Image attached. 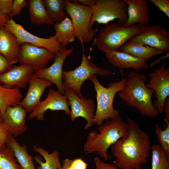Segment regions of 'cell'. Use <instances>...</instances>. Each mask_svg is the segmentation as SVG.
<instances>
[{"mask_svg": "<svg viewBox=\"0 0 169 169\" xmlns=\"http://www.w3.org/2000/svg\"><path fill=\"white\" fill-rule=\"evenodd\" d=\"M116 74L110 69H102L97 66L91 60L90 53L85 56L83 53L81 63L79 66L73 70L63 71L64 89V91L71 90L81 97L82 95L81 89L83 83L92 75L99 74L104 77L108 74Z\"/></svg>", "mask_w": 169, "mask_h": 169, "instance_id": "obj_6", "label": "cell"}, {"mask_svg": "<svg viewBox=\"0 0 169 169\" xmlns=\"http://www.w3.org/2000/svg\"><path fill=\"white\" fill-rule=\"evenodd\" d=\"M159 9L169 18V1L168 0H150Z\"/></svg>", "mask_w": 169, "mask_h": 169, "instance_id": "obj_34", "label": "cell"}, {"mask_svg": "<svg viewBox=\"0 0 169 169\" xmlns=\"http://www.w3.org/2000/svg\"><path fill=\"white\" fill-rule=\"evenodd\" d=\"M28 6V2L25 0H13L11 12L9 14L10 19L19 14L23 8Z\"/></svg>", "mask_w": 169, "mask_h": 169, "instance_id": "obj_33", "label": "cell"}, {"mask_svg": "<svg viewBox=\"0 0 169 169\" xmlns=\"http://www.w3.org/2000/svg\"><path fill=\"white\" fill-rule=\"evenodd\" d=\"M3 122V120L0 117V123H2Z\"/></svg>", "mask_w": 169, "mask_h": 169, "instance_id": "obj_42", "label": "cell"}, {"mask_svg": "<svg viewBox=\"0 0 169 169\" xmlns=\"http://www.w3.org/2000/svg\"><path fill=\"white\" fill-rule=\"evenodd\" d=\"M54 28L55 31L54 36L62 46L66 47L74 41L75 32L72 22L68 16L61 22L55 23Z\"/></svg>", "mask_w": 169, "mask_h": 169, "instance_id": "obj_25", "label": "cell"}, {"mask_svg": "<svg viewBox=\"0 0 169 169\" xmlns=\"http://www.w3.org/2000/svg\"><path fill=\"white\" fill-rule=\"evenodd\" d=\"M148 26L137 24L126 27L120 22L112 21L99 31L95 39L97 49L105 53L119 51L120 48L135 35L145 30Z\"/></svg>", "mask_w": 169, "mask_h": 169, "instance_id": "obj_5", "label": "cell"}, {"mask_svg": "<svg viewBox=\"0 0 169 169\" xmlns=\"http://www.w3.org/2000/svg\"><path fill=\"white\" fill-rule=\"evenodd\" d=\"M37 169H41V168L39 166L37 167Z\"/></svg>", "mask_w": 169, "mask_h": 169, "instance_id": "obj_43", "label": "cell"}, {"mask_svg": "<svg viewBox=\"0 0 169 169\" xmlns=\"http://www.w3.org/2000/svg\"><path fill=\"white\" fill-rule=\"evenodd\" d=\"M127 8L124 0H95V5L91 8L90 27L95 22L107 24L116 19L125 24L128 18Z\"/></svg>", "mask_w": 169, "mask_h": 169, "instance_id": "obj_8", "label": "cell"}, {"mask_svg": "<svg viewBox=\"0 0 169 169\" xmlns=\"http://www.w3.org/2000/svg\"><path fill=\"white\" fill-rule=\"evenodd\" d=\"M48 110H63L67 115L71 113L69 104L66 96L53 89L49 90L46 98L30 113L28 118L29 119L37 118L39 121L43 120L45 113Z\"/></svg>", "mask_w": 169, "mask_h": 169, "instance_id": "obj_15", "label": "cell"}, {"mask_svg": "<svg viewBox=\"0 0 169 169\" xmlns=\"http://www.w3.org/2000/svg\"><path fill=\"white\" fill-rule=\"evenodd\" d=\"M151 169H169V158L159 144L151 146Z\"/></svg>", "mask_w": 169, "mask_h": 169, "instance_id": "obj_29", "label": "cell"}, {"mask_svg": "<svg viewBox=\"0 0 169 169\" xmlns=\"http://www.w3.org/2000/svg\"><path fill=\"white\" fill-rule=\"evenodd\" d=\"M58 169H64V168H63L62 166L59 167Z\"/></svg>", "mask_w": 169, "mask_h": 169, "instance_id": "obj_44", "label": "cell"}, {"mask_svg": "<svg viewBox=\"0 0 169 169\" xmlns=\"http://www.w3.org/2000/svg\"><path fill=\"white\" fill-rule=\"evenodd\" d=\"M27 113L24 108L19 105L7 107L3 120L8 126L9 134L17 137L26 131Z\"/></svg>", "mask_w": 169, "mask_h": 169, "instance_id": "obj_18", "label": "cell"}, {"mask_svg": "<svg viewBox=\"0 0 169 169\" xmlns=\"http://www.w3.org/2000/svg\"><path fill=\"white\" fill-rule=\"evenodd\" d=\"M12 67L7 59L0 54V74L8 71Z\"/></svg>", "mask_w": 169, "mask_h": 169, "instance_id": "obj_38", "label": "cell"}, {"mask_svg": "<svg viewBox=\"0 0 169 169\" xmlns=\"http://www.w3.org/2000/svg\"><path fill=\"white\" fill-rule=\"evenodd\" d=\"M13 0H0V12L8 16L10 13Z\"/></svg>", "mask_w": 169, "mask_h": 169, "instance_id": "obj_35", "label": "cell"}, {"mask_svg": "<svg viewBox=\"0 0 169 169\" xmlns=\"http://www.w3.org/2000/svg\"><path fill=\"white\" fill-rule=\"evenodd\" d=\"M164 120L166 123L164 130L158 125L156 124L155 133L160 143L161 148L169 158V120L165 118Z\"/></svg>", "mask_w": 169, "mask_h": 169, "instance_id": "obj_31", "label": "cell"}, {"mask_svg": "<svg viewBox=\"0 0 169 169\" xmlns=\"http://www.w3.org/2000/svg\"><path fill=\"white\" fill-rule=\"evenodd\" d=\"M98 131V132L92 130L88 134L84 145V152L86 154L96 152L101 158L109 160V148L127 134L126 122L120 115L105 121L99 126Z\"/></svg>", "mask_w": 169, "mask_h": 169, "instance_id": "obj_3", "label": "cell"}, {"mask_svg": "<svg viewBox=\"0 0 169 169\" xmlns=\"http://www.w3.org/2000/svg\"><path fill=\"white\" fill-rule=\"evenodd\" d=\"M46 10L50 18L54 23H60L67 16L64 10L65 0H44Z\"/></svg>", "mask_w": 169, "mask_h": 169, "instance_id": "obj_28", "label": "cell"}, {"mask_svg": "<svg viewBox=\"0 0 169 169\" xmlns=\"http://www.w3.org/2000/svg\"><path fill=\"white\" fill-rule=\"evenodd\" d=\"M127 5L128 18L124 25L126 27H131L135 24L146 25L149 21L150 13L145 0H124Z\"/></svg>", "mask_w": 169, "mask_h": 169, "instance_id": "obj_20", "label": "cell"}, {"mask_svg": "<svg viewBox=\"0 0 169 169\" xmlns=\"http://www.w3.org/2000/svg\"><path fill=\"white\" fill-rule=\"evenodd\" d=\"M28 10L31 23L36 25H53L54 23L45 9L44 0H29Z\"/></svg>", "mask_w": 169, "mask_h": 169, "instance_id": "obj_24", "label": "cell"}, {"mask_svg": "<svg viewBox=\"0 0 169 169\" xmlns=\"http://www.w3.org/2000/svg\"><path fill=\"white\" fill-rule=\"evenodd\" d=\"M64 10L70 17L75 38L81 44H88L93 40L96 31L90 27L91 8L79 4L75 0H65Z\"/></svg>", "mask_w": 169, "mask_h": 169, "instance_id": "obj_7", "label": "cell"}, {"mask_svg": "<svg viewBox=\"0 0 169 169\" xmlns=\"http://www.w3.org/2000/svg\"><path fill=\"white\" fill-rule=\"evenodd\" d=\"M163 111L165 114V118L167 120L169 121V98H167L165 100L163 107Z\"/></svg>", "mask_w": 169, "mask_h": 169, "instance_id": "obj_40", "label": "cell"}, {"mask_svg": "<svg viewBox=\"0 0 169 169\" xmlns=\"http://www.w3.org/2000/svg\"><path fill=\"white\" fill-rule=\"evenodd\" d=\"M147 78L144 74L131 71L126 78L123 90L118 92V95L126 105L138 110L141 115L156 118L159 114L152 101L155 92L146 86Z\"/></svg>", "mask_w": 169, "mask_h": 169, "instance_id": "obj_2", "label": "cell"}, {"mask_svg": "<svg viewBox=\"0 0 169 169\" xmlns=\"http://www.w3.org/2000/svg\"><path fill=\"white\" fill-rule=\"evenodd\" d=\"M19 45L15 36L0 28V54L4 56L12 65L18 62Z\"/></svg>", "mask_w": 169, "mask_h": 169, "instance_id": "obj_21", "label": "cell"}, {"mask_svg": "<svg viewBox=\"0 0 169 169\" xmlns=\"http://www.w3.org/2000/svg\"><path fill=\"white\" fill-rule=\"evenodd\" d=\"M104 53L111 65L121 69L131 68L137 72L149 68L146 61L129 54L112 50Z\"/></svg>", "mask_w": 169, "mask_h": 169, "instance_id": "obj_19", "label": "cell"}, {"mask_svg": "<svg viewBox=\"0 0 169 169\" xmlns=\"http://www.w3.org/2000/svg\"><path fill=\"white\" fill-rule=\"evenodd\" d=\"M0 169H22L13 151L6 144L0 148Z\"/></svg>", "mask_w": 169, "mask_h": 169, "instance_id": "obj_30", "label": "cell"}, {"mask_svg": "<svg viewBox=\"0 0 169 169\" xmlns=\"http://www.w3.org/2000/svg\"><path fill=\"white\" fill-rule=\"evenodd\" d=\"M89 79L93 83L96 92L97 106L94 116V124L100 126L104 121L113 119L120 115L119 111L113 107V102L116 94L121 91L126 82V78L110 82L106 88L102 85L96 76L93 75Z\"/></svg>", "mask_w": 169, "mask_h": 169, "instance_id": "obj_4", "label": "cell"}, {"mask_svg": "<svg viewBox=\"0 0 169 169\" xmlns=\"http://www.w3.org/2000/svg\"><path fill=\"white\" fill-rule=\"evenodd\" d=\"M148 76L150 80L146 86L154 91L156 99L152 103L159 114H161L165 101L169 95V67H165L164 64H162L159 68L149 74Z\"/></svg>", "mask_w": 169, "mask_h": 169, "instance_id": "obj_10", "label": "cell"}, {"mask_svg": "<svg viewBox=\"0 0 169 169\" xmlns=\"http://www.w3.org/2000/svg\"><path fill=\"white\" fill-rule=\"evenodd\" d=\"M61 166L64 169H87V164L81 157L74 160H64Z\"/></svg>", "mask_w": 169, "mask_h": 169, "instance_id": "obj_32", "label": "cell"}, {"mask_svg": "<svg viewBox=\"0 0 169 169\" xmlns=\"http://www.w3.org/2000/svg\"><path fill=\"white\" fill-rule=\"evenodd\" d=\"M64 95L69 101L70 108V119L74 121L79 117L84 118L87 123L84 129H88L94 124L95 105L93 100L90 98L85 99L82 95L78 96L73 91L67 90Z\"/></svg>", "mask_w": 169, "mask_h": 169, "instance_id": "obj_11", "label": "cell"}, {"mask_svg": "<svg viewBox=\"0 0 169 169\" xmlns=\"http://www.w3.org/2000/svg\"><path fill=\"white\" fill-rule=\"evenodd\" d=\"M127 135L111 146L115 164L120 169H141L149 157L151 143L147 133L127 117Z\"/></svg>", "mask_w": 169, "mask_h": 169, "instance_id": "obj_1", "label": "cell"}, {"mask_svg": "<svg viewBox=\"0 0 169 169\" xmlns=\"http://www.w3.org/2000/svg\"><path fill=\"white\" fill-rule=\"evenodd\" d=\"M55 54L49 50L32 44L24 43L19 45L18 62L32 67L34 72L46 67Z\"/></svg>", "mask_w": 169, "mask_h": 169, "instance_id": "obj_12", "label": "cell"}, {"mask_svg": "<svg viewBox=\"0 0 169 169\" xmlns=\"http://www.w3.org/2000/svg\"><path fill=\"white\" fill-rule=\"evenodd\" d=\"M6 144L13 151L15 157L22 169H36L33 162L34 158L28 153L25 145H21L9 134Z\"/></svg>", "mask_w": 169, "mask_h": 169, "instance_id": "obj_22", "label": "cell"}, {"mask_svg": "<svg viewBox=\"0 0 169 169\" xmlns=\"http://www.w3.org/2000/svg\"><path fill=\"white\" fill-rule=\"evenodd\" d=\"M8 134L7 125L3 122L0 123V148L5 145Z\"/></svg>", "mask_w": 169, "mask_h": 169, "instance_id": "obj_36", "label": "cell"}, {"mask_svg": "<svg viewBox=\"0 0 169 169\" xmlns=\"http://www.w3.org/2000/svg\"><path fill=\"white\" fill-rule=\"evenodd\" d=\"M34 71L30 65H14L8 71L0 74V84L9 89H24Z\"/></svg>", "mask_w": 169, "mask_h": 169, "instance_id": "obj_16", "label": "cell"}, {"mask_svg": "<svg viewBox=\"0 0 169 169\" xmlns=\"http://www.w3.org/2000/svg\"><path fill=\"white\" fill-rule=\"evenodd\" d=\"M23 98L19 89L8 88L0 84V117L2 120L7 107L18 105Z\"/></svg>", "mask_w": 169, "mask_h": 169, "instance_id": "obj_26", "label": "cell"}, {"mask_svg": "<svg viewBox=\"0 0 169 169\" xmlns=\"http://www.w3.org/2000/svg\"><path fill=\"white\" fill-rule=\"evenodd\" d=\"M128 41L148 45L164 52H169V32L163 27L154 24L134 35Z\"/></svg>", "mask_w": 169, "mask_h": 169, "instance_id": "obj_13", "label": "cell"}, {"mask_svg": "<svg viewBox=\"0 0 169 169\" xmlns=\"http://www.w3.org/2000/svg\"><path fill=\"white\" fill-rule=\"evenodd\" d=\"M74 48L67 49L62 46L54 58V62L48 67H45L34 72L37 78L49 81L56 86L61 94L64 95L62 79L63 67L66 58L74 50Z\"/></svg>", "mask_w": 169, "mask_h": 169, "instance_id": "obj_14", "label": "cell"}, {"mask_svg": "<svg viewBox=\"0 0 169 169\" xmlns=\"http://www.w3.org/2000/svg\"><path fill=\"white\" fill-rule=\"evenodd\" d=\"M94 160L95 165V169H119L115 164L105 162L97 157H95Z\"/></svg>", "mask_w": 169, "mask_h": 169, "instance_id": "obj_37", "label": "cell"}, {"mask_svg": "<svg viewBox=\"0 0 169 169\" xmlns=\"http://www.w3.org/2000/svg\"><path fill=\"white\" fill-rule=\"evenodd\" d=\"M5 29L14 34L18 43H27L39 47L46 48L55 54L60 50L62 45L55 36L48 38H40L27 31L20 24L17 23L12 19H9L4 26Z\"/></svg>", "mask_w": 169, "mask_h": 169, "instance_id": "obj_9", "label": "cell"}, {"mask_svg": "<svg viewBox=\"0 0 169 169\" xmlns=\"http://www.w3.org/2000/svg\"><path fill=\"white\" fill-rule=\"evenodd\" d=\"M9 19L8 16H5L0 12V28L4 27Z\"/></svg>", "mask_w": 169, "mask_h": 169, "instance_id": "obj_41", "label": "cell"}, {"mask_svg": "<svg viewBox=\"0 0 169 169\" xmlns=\"http://www.w3.org/2000/svg\"><path fill=\"white\" fill-rule=\"evenodd\" d=\"M75 1L79 2L83 5L91 8L95 5V0H76Z\"/></svg>", "mask_w": 169, "mask_h": 169, "instance_id": "obj_39", "label": "cell"}, {"mask_svg": "<svg viewBox=\"0 0 169 169\" xmlns=\"http://www.w3.org/2000/svg\"><path fill=\"white\" fill-rule=\"evenodd\" d=\"M27 93L23 99L18 103L26 112H31L40 103L42 95L46 89L53 84L51 82L37 78L33 74L28 83Z\"/></svg>", "mask_w": 169, "mask_h": 169, "instance_id": "obj_17", "label": "cell"}, {"mask_svg": "<svg viewBox=\"0 0 169 169\" xmlns=\"http://www.w3.org/2000/svg\"><path fill=\"white\" fill-rule=\"evenodd\" d=\"M119 50L145 61L155 55L163 53L161 51L148 45L129 41L125 44Z\"/></svg>", "mask_w": 169, "mask_h": 169, "instance_id": "obj_23", "label": "cell"}, {"mask_svg": "<svg viewBox=\"0 0 169 169\" xmlns=\"http://www.w3.org/2000/svg\"><path fill=\"white\" fill-rule=\"evenodd\" d=\"M33 150L39 154L44 158L45 162H43L42 157L38 156H35L34 160L39 165L41 169H58L61 167L59 152L55 150L49 153L46 150L42 147L33 146Z\"/></svg>", "mask_w": 169, "mask_h": 169, "instance_id": "obj_27", "label": "cell"}, {"mask_svg": "<svg viewBox=\"0 0 169 169\" xmlns=\"http://www.w3.org/2000/svg\"></svg>", "mask_w": 169, "mask_h": 169, "instance_id": "obj_45", "label": "cell"}]
</instances>
